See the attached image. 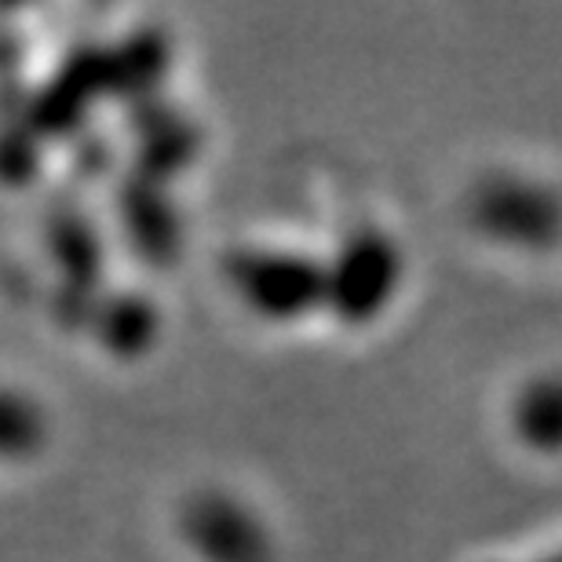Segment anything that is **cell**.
Wrapping results in <instances>:
<instances>
[{
    "mask_svg": "<svg viewBox=\"0 0 562 562\" xmlns=\"http://www.w3.org/2000/svg\"><path fill=\"white\" fill-rule=\"evenodd\" d=\"M402 274L398 241L380 227H355L325 260V311L344 325L373 322L398 296Z\"/></svg>",
    "mask_w": 562,
    "mask_h": 562,
    "instance_id": "cell-1",
    "label": "cell"
},
{
    "mask_svg": "<svg viewBox=\"0 0 562 562\" xmlns=\"http://www.w3.org/2000/svg\"><path fill=\"white\" fill-rule=\"evenodd\" d=\"M537 562H562V552H555V555H544V559H537Z\"/></svg>",
    "mask_w": 562,
    "mask_h": 562,
    "instance_id": "cell-6",
    "label": "cell"
},
{
    "mask_svg": "<svg viewBox=\"0 0 562 562\" xmlns=\"http://www.w3.org/2000/svg\"><path fill=\"white\" fill-rule=\"evenodd\" d=\"M241 300L267 318L292 322L325 307V260L296 249H245L231 260Z\"/></svg>",
    "mask_w": 562,
    "mask_h": 562,
    "instance_id": "cell-3",
    "label": "cell"
},
{
    "mask_svg": "<svg viewBox=\"0 0 562 562\" xmlns=\"http://www.w3.org/2000/svg\"><path fill=\"white\" fill-rule=\"evenodd\" d=\"M515 435L541 453H562V373L533 376L512 402Z\"/></svg>",
    "mask_w": 562,
    "mask_h": 562,
    "instance_id": "cell-5",
    "label": "cell"
},
{
    "mask_svg": "<svg viewBox=\"0 0 562 562\" xmlns=\"http://www.w3.org/2000/svg\"><path fill=\"white\" fill-rule=\"evenodd\" d=\"M187 533L209 562H274V544L252 508L227 493H205L187 508Z\"/></svg>",
    "mask_w": 562,
    "mask_h": 562,
    "instance_id": "cell-4",
    "label": "cell"
},
{
    "mask_svg": "<svg viewBox=\"0 0 562 562\" xmlns=\"http://www.w3.org/2000/svg\"><path fill=\"white\" fill-rule=\"evenodd\" d=\"M471 220L486 238L512 249H555L562 245V190L537 176H486L471 190Z\"/></svg>",
    "mask_w": 562,
    "mask_h": 562,
    "instance_id": "cell-2",
    "label": "cell"
}]
</instances>
